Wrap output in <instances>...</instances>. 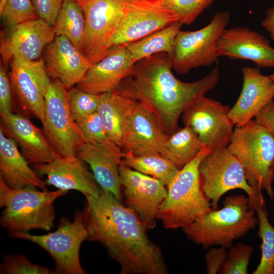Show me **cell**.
Returning <instances> with one entry per match:
<instances>
[{
    "label": "cell",
    "instance_id": "obj_27",
    "mask_svg": "<svg viewBox=\"0 0 274 274\" xmlns=\"http://www.w3.org/2000/svg\"><path fill=\"white\" fill-rule=\"evenodd\" d=\"M206 147L197 133L185 125L168 135L159 153L180 170Z\"/></svg>",
    "mask_w": 274,
    "mask_h": 274
},
{
    "label": "cell",
    "instance_id": "obj_11",
    "mask_svg": "<svg viewBox=\"0 0 274 274\" xmlns=\"http://www.w3.org/2000/svg\"><path fill=\"white\" fill-rule=\"evenodd\" d=\"M44 132L55 153L67 158L76 157L84 142L69 105L66 88L58 80L50 82L45 95Z\"/></svg>",
    "mask_w": 274,
    "mask_h": 274
},
{
    "label": "cell",
    "instance_id": "obj_29",
    "mask_svg": "<svg viewBox=\"0 0 274 274\" xmlns=\"http://www.w3.org/2000/svg\"><path fill=\"white\" fill-rule=\"evenodd\" d=\"M53 27L56 36H65L82 52L85 35V18L78 2L64 1Z\"/></svg>",
    "mask_w": 274,
    "mask_h": 274
},
{
    "label": "cell",
    "instance_id": "obj_42",
    "mask_svg": "<svg viewBox=\"0 0 274 274\" xmlns=\"http://www.w3.org/2000/svg\"><path fill=\"white\" fill-rule=\"evenodd\" d=\"M261 25L274 41V6L266 11L265 18L261 22Z\"/></svg>",
    "mask_w": 274,
    "mask_h": 274
},
{
    "label": "cell",
    "instance_id": "obj_22",
    "mask_svg": "<svg viewBox=\"0 0 274 274\" xmlns=\"http://www.w3.org/2000/svg\"><path fill=\"white\" fill-rule=\"evenodd\" d=\"M0 115V128L19 146L29 163H47L58 156L43 130L36 126L28 119L13 113Z\"/></svg>",
    "mask_w": 274,
    "mask_h": 274
},
{
    "label": "cell",
    "instance_id": "obj_43",
    "mask_svg": "<svg viewBox=\"0 0 274 274\" xmlns=\"http://www.w3.org/2000/svg\"><path fill=\"white\" fill-rule=\"evenodd\" d=\"M64 1H76V2H77L78 3H80V2L86 1V0H64Z\"/></svg>",
    "mask_w": 274,
    "mask_h": 274
},
{
    "label": "cell",
    "instance_id": "obj_19",
    "mask_svg": "<svg viewBox=\"0 0 274 274\" xmlns=\"http://www.w3.org/2000/svg\"><path fill=\"white\" fill-rule=\"evenodd\" d=\"M34 170L47 176L46 183L58 189L75 190L85 196L98 197L102 188L88 169L86 162L77 157L57 156L47 163H35Z\"/></svg>",
    "mask_w": 274,
    "mask_h": 274
},
{
    "label": "cell",
    "instance_id": "obj_4",
    "mask_svg": "<svg viewBox=\"0 0 274 274\" xmlns=\"http://www.w3.org/2000/svg\"><path fill=\"white\" fill-rule=\"evenodd\" d=\"M212 149L204 147L190 162L180 169L166 186L167 195L160 205L157 219L166 229L183 228L210 212L211 201L202 187L199 165Z\"/></svg>",
    "mask_w": 274,
    "mask_h": 274
},
{
    "label": "cell",
    "instance_id": "obj_2",
    "mask_svg": "<svg viewBox=\"0 0 274 274\" xmlns=\"http://www.w3.org/2000/svg\"><path fill=\"white\" fill-rule=\"evenodd\" d=\"M172 61L165 52L135 63L129 75L117 89L119 93L146 105L156 115L169 135L180 127L179 119L192 103L213 89L219 80L218 66L204 78L184 82L172 72Z\"/></svg>",
    "mask_w": 274,
    "mask_h": 274
},
{
    "label": "cell",
    "instance_id": "obj_14",
    "mask_svg": "<svg viewBox=\"0 0 274 274\" xmlns=\"http://www.w3.org/2000/svg\"><path fill=\"white\" fill-rule=\"evenodd\" d=\"M168 135L153 112L131 98L125 121L123 152L135 155L159 153Z\"/></svg>",
    "mask_w": 274,
    "mask_h": 274
},
{
    "label": "cell",
    "instance_id": "obj_30",
    "mask_svg": "<svg viewBox=\"0 0 274 274\" xmlns=\"http://www.w3.org/2000/svg\"><path fill=\"white\" fill-rule=\"evenodd\" d=\"M121 163L160 180L166 186L179 170L170 160L158 152L141 155L125 153Z\"/></svg>",
    "mask_w": 274,
    "mask_h": 274
},
{
    "label": "cell",
    "instance_id": "obj_24",
    "mask_svg": "<svg viewBox=\"0 0 274 274\" xmlns=\"http://www.w3.org/2000/svg\"><path fill=\"white\" fill-rule=\"evenodd\" d=\"M242 72V91L228 112V117L235 126L247 124L274 97V80L263 75L259 68L244 67Z\"/></svg>",
    "mask_w": 274,
    "mask_h": 274
},
{
    "label": "cell",
    "instance_id": "obj_12",
    "mask_svg": "<svg viewBox=\"0 0 274 274\" xmlns=\"http://www.w3.org/2000/svg\"><path fill=\"white\" fill-rule=\"evenodd\" d=\"M230 109L203 95L184 111L183 121L207 147L212 150L227 147L235 126L228 117Z\"/></svg>",
    "mask_w": 274,
    "mask_h": 274
},
{
    "label": "cell",
    "instance_id": "obj_17",
    "mask_svg": "<svg viewBox=\"0 0 274 274\" xmlns=\"http://www.w3.org/2000/svg\"><path fill=\"white\" fill-rule=\"evenodd\" d=\"M177 21L178 16L162 6L161 0H140L113 36L110 48L126 46Z\"/></svg>",
    "mask_w": 274,
    "mask_h": 274
},
{
    "label": "cell",
    "instance_id": "obj_36",
    "mask_svg": "<svg viewBox=\"0 0 274 274\" xmlns=\"http://www.w3.org/2000/svg\"><path fill=\"white\" fill-rule=\"evenodd\" d=\"M2 274H53L55 271L31 262L23 255L6 256L1 265Z\"/></svg>",
    "mask_w": 274,
    "mask_h": 274
},
{
    "label": "cell",
    "instance_id": "obj_41",
    "mask_svg": "<svg viewBox=\"0 0 274 274\" xmlns=\"http://www.w3.org/2000/svg\"><path fill=\"white\" fill-rule=\"evenodd\" d=\"M255 120L274 136V100L264 106L255 116Z\"/></svg>",
    "mask_w": 274,
    "mask_h": 274
},
{
    "label": "cell",
    "instance_id": "obj_7",
    "mask_svg": "<svg viewBox=\"0 0 274 274\" xmlns=\"http://www.w3.org/2000/svg\"><path fill=\"white\" fill-rule=\"evenodd\" d=\"M198 169L202 190L213 210L218 209L222 195L235 189L246 193L256 211L265 208L262 193L248 183L241 162L227 147L212 150L202 159Z\"/></svg>",
    "mask_w": 274,
    "mask_h": 274
},
{
    "label": "cell",
    "instance_id": "obj_8",
    "mask_svg": "<svg viewBox=\"0 0 274 274\" xmlns=\"http://www.w3.org/2000/svg\"><path fill=\"white\" fill-rule=\"evenodd\" d=\"M9 235L28 241L44 249L55 261V273H86L80 260L81 244L88 238L83 211H76L72 222L62 218L54 232L40 235L16 232L10 233Z\"/></svg>",
    "mask_w": 274,
    "mask_h": 274
},
{
    "label": "cell",
    "instance_id": "obj_44",
    "mask_svg": "<svg viewBox=\"0 0 274 274\" xmlns=\"http://www.w3.org/2000/svg\"><path fill=\"white\" fill-rule=\"evenodd\" d=\"M269 77L272 80H274V74L269 76Z\"/></svg>",
    "mask_w": 274,
    "mask_h": 274
},
{
    "label": "cell",
    "instance_id": "obj_13",
    "mask_svg": "<svg viewBox=\"0 0 274 274\" xmlns=\"http://www.w3.org/2000/svg\"><path fill=\"white\" fill-rule=\"evenodd\" d=\"M125 201L143 221L147 230L154 228L160 205L167 196V187L160 180L121 163L119 168Z\"/></svg>",
    "mask_w": 274,
    "mask_h": 274
},
{
    "label": "cell",
    "instance_id": "obj_25",
    "mask_svg": "<svg viewBox=\"0 0 274 274\" xmlns=\"http://www.w3.org/2000/svg\"><path fill=\"white\" fill-rule=\"evenodd\" d=\"M28 164L16 143L0 128V176L13 189L33 186L48 190L47 183L38 177Z\"/></svg>",
    "mask_w": 274,
    "mask_h": 274
},
{
    "label": "cell",
    "instance_id": "obj_38",
    "mask_svg": "<svg viewBox=\"0 0 274 274\" xmlns=\"http://www.w3.org/2000/svg\"><path fill=\"white\" fill-rule=\"evenodd\" d=\"M64 0H31L38 17L53 26Z\"/></svg>",
    "mask_w": 274,
    "mask_h": 274
},
{
    "label": "cell",
    "instance_id": "obj_31",
    "mask_svg": "<svg viewBox=\"0 0 274 274\" xmlns=\"http://www.w3.org/2000/svg\"><path fill=\"white\" fill-rule=\"evenodd\" d=\"M258 236L261 238V256L253 274H274V227L268 220L265 208L257 210Z\"/></svg>",
    "mask_w": 274,
    "mask_h": 274
},
{
    "label": "cell",
    "instance_id": "obj_16",
    "mask_svg": "<svg viewBox=\"0 0 274 274\" xmlns=\"http://www.w3.org/2000/svg\"><path fill=\"white\" fill-rule=\"evenodd\" d=\"M53 26L40 18L7 27L1 38V54L5 63L16 57L36 60L55 38Z\"/></svg>",
    "mask_w": 274,
    "mask_h": 274
},
{
    "label": "cell",
    "instance_id": "obj_21",
    "mask_svg": "<svg viewBox=\"0 0 274 274\" xmlns=\"http://www.w3.org/2000/svg\"><path fill=\"white\" fill-rule=\"evenodd\" d=\"M115 143L94 144L84 142L76 156L88 163L102 190L111 192L119 201L122 199V187L119 168L124 156Z\"/></svg>",
    "mask_w": 274,
    "mask_h": 274
},
{
    "label": "cell",
    "instance_id": "obj_39",
    "mask_svg": "<svg viewBox=\"0 0 274 274\" xmlns=\"http://www.w3.org/2000/svg\"><path fill=\"white\" fill-rule=\"evenodd\" d=\"M12 84L6 68L0 67V114L12 113Z\"/></svg>",
    "mask_w": 274,
    "mask_h": 274
},
{
    "label": "cell",
    "instance_id": "obj_18",
    "mask_svg": "<svg viewBox=\"0 0 274 274\" xmlns=\"http://www.w3.org/2000/svg\"><path fill=\"white\" fill-rule=\"evenodd\" d=\"M218 57L252 61L258 68H274V48L262 34L246 27L225 28L216 48Z\"/></svg>",
    "mask_w": 274,
    "mask_h": 274
},
{
    "label": "cell",
    "instance_id": "obj_28",
    "mask_svg": "<svg viewBox=\"0 0 274 274\" xmlns=\"http://www.w3.org/2000/svg\"><path fill=\"white\" fill-rule=\"evenodd\" d=\"M182 25L179 21L176 22L125 46L130 53L133 63L158 53L165 52L170 56Z\"/></svg>",
    "mask_w": 274,
    "mask_h": 274
},
{
    "label": "cell",
    "instance_id": "obj_37",
    "mask_svg": "<svg viewBox=\"0 0 274 274\" xmlns=\"http://www.w3.org/2000/svg\"><path fill=\"white\" fill-rule=\"evenodd\" d=\"M76 123L84 142L94 144L112 142L107 135L101 117L97 111Z\"/></svg>",
    "mask_w": 274,
    "mask_h": 274
},
{
    "label": "cell",
    "instance_id": "obj_5",
    "mask_svg": "<svg viewBox=\"0 0 274 274\" xmlns=\"http://www.w3.org/2000/svg\"><path fill=\"white\" fill-rule=\"evenodd\" d=\"M36 188L13 189L0 176V207L4 208L0 223L9 233L35 229L49 231L53 227L56 217L53 202L67 191H39Z\"/></svg>",
    "mask_w": 274,
    "mask_h": 274
},
{
    "label": "cell",
    "instance_id": "obj_26",
    "mask_svg": "<svg viewBox=\"0 0 274 274\" xmlns=\"http://www.w3.org/2000/svg\"><path fill=\"white\" fill-rule=\"evenodd\" d=\"M131 98L115 90L99 95L98 112L108 138L121 150Z\"/></svg>",
    "mask_w": 274,
    "mask_h": 274
},
{
    "label": "cell",
    "instance_id": "obj_40",
    "mask_svg": "<svg viewBox=\"0 0 274 274\" xmlns=\"http://www.w3.org/2000/svg\"><path fill=\"white\" fill-rule=\"evenodd\" d=\"M227 248L219 246L210 249L205 255L208 274H216L223 263L227 255Z\"/></svg>",
    "mask_w": 274,
    "mask_h": 274
},
{
    "label": "cell",
    "instance_id": "obj_23",
    "mask_svg": "<svg viewBox=\"0 0 274 274\" xmlns=\"http://www.w3.org/2000/svg\"><path fill=\"white\" fill-rule=\"evenodd\" d=\"M49 76L66 88L79 83L92 65L83 53L64 36H56L44 49Z\"/></svg>",
    "mask_w": 274,
    "mask_h": 274
},
{
    "label": "cell",
    "instance_id": "obj_15",
    "mask_svg": "<svg viewBox=\"0 0 274 274\" xmlns=\"http://www.w3.org/2000/svg\"><path fill=\"white\" fill-rule=\"evenodd\" d=\"M10 76L12 89L22 108L42 123L44 95L51 82L44 60L14 58L11 61Z\"/></svg>",
    "mask_w": 274,
    "mask_h": 274
},
{
    "label": "cell",
    "instance_id": "obj_6",
    "mask_svg": "<svg viewBox=\"0 0 274 274\" xmlns=\"http://www.w3.org/2000/svg\"><path fill=\"white\" fill-rule=\"evenodd\" d=\"M241 162L250 185L274 198V136L255 119L235 126L227 146Z\"/></svg>",
    "mask_w": 274,
    "mask_h": 274
},
{
    "label": "cell",
    "instance_id": "obj_3",
    "mask_svg": "<svg viewBox=\"0 0 274 274\" xmlns=\"http://www.w3.org/2000/svg\"><path fill=\"white\" fill-rule=\"evenodd\" d=\"M221 209L212 210L182 228L187 237L204 249L221 246L227 249L258 225L256 211L249 197L228 196Z\"/></svg>",
    "mask_w": 274,
    "mask_h": 274
},
{
    "label": "cell",
    "instance_id": "obj_32",
    "mask_svg": "<svg viewBox=\"0 0 274 274\" xmlns=\"http://www.w3.org/2000/svg\"><path fill=\"white\" fill-rule=\"evenodd\" d=\"M0 16L7 27L39 18L31 0H0Z\"/></svg>",
    "mask_w": 274,
    "mask_h": 274
},
{
    "label": "cell",
    "instance_id": "obj_33",
    "mask_svg": "<svg viewBox=\"0 0 274 274\" xmlns=\"http://www.w3.org/2000/svg\"><path fill=\"white\" fill-rule=\"evenodd\" d=\"M253 252V248L242 242L229 248L227 256L218 273L247 274L248 266Z\"/></svg>",
    "mask_w": 274,
    "mask_h": 274
},
{
    "label": "cell",
    "instance_id": "obj_1",
    "mask_svg": "<svg viewBox=\"0 0 274 274\" xmlns=\"http://www.w3.org/2000/svg\"><path fill=\"white\" fill-rule=\"evenodd\" d=\"M87 241L101 244L121 266L120 274H168L160 248L147 234L137 213L102 189L97 197L85 196Z\"/></svg>",
    "mask_w": 274,
    "mask_h": 274
},
{
    "label": "cell",
    "instance_id": "obj_9",
    "mask_svg": "<svg viewBox=\"0 0 274 274\" xmlns=\"http://www.w3.org/2000/svg\"><path fill=\"white\" fill-rule=\"evenodd\" d=\"M139 1L86 0L79 3L85 18L82 53L91 64L106 55L113 36Z\"/></svg>",
    "mask_w": 274,
    "mask_h": 274
},
{
    "label": "cell",
    "instance_id": "obj_45",
    "mask_svg": "<svg viewBox=\"0 0 274 274\" xmlns=\"http://www.w3.org/2000/svg\"><path fill=\"white\" fill-rule=\"evenodd\" d=\"M273 168L274 169V162H273Z\"/></svg>",
    "mask_w": 274,
    "mask_h": 274
},
{
    "label": "cell",
    "instance_id": "obj_10",
    "mask_svg": "<svg viewBox=\"0 0 274 274\" xmlns=\"http://www.w3.org/2000/svg\"><path fill=\"white\" fill-rule=\"evenodd\" d=\"M230 20L228 12L219 11L214 15L207 25L200 29L180 30L169 56L175 71L186 74L193 68L211 66L216 62L219 57L216 50L218 41Z\"/></svg>",
    "mask_w": 274,
    "mask_h": 274
},
{
    "label": "cell",
    "instance_id": "obj_34",
    "mask_svg": "<svg viewBox=\"0 0 274 274\" xmlns=\"http://www.w3.org/2000/svg\"><path fill=\"white\" fill-rule=\"evenodd\" d=\"M215 0H161L164 8L174 12L182 24L193 23Z\"/></svg>",
    "mask_w": 274,
    "mask_h": 274
},
{
    "label": "cell",
    "instance_id": "obj_35",
    "mask_svg": "<svg viewBox=\"0 0 274 274\" xmlns=\"http://www.w3.org/2000/svg\"><path fill=\"white\" fill-rule=\"evenodd\" d=\"M68 93L70 109L76 122L97 111L99 95L89 93L77 87L72 88Z\"/></svg>",
    "mask_w": 274,
    "mask_h": 274
},
{
    "label": "cell",
    "instance_id": "obj_20",
    "mask_svg": "<svg viewBox=\"0 0 274 274\" xmlns=\"http://www.w3.org/2000/svg\"><path fill=\"white\" fill-rule=\"evenodd\" d=\"M133 65L125 46L111 47L102 59L92 64L76 87L98 95L115 90L129 75Z\"/></svg>",
    "mask_w": 274,
    "mask_h": 274
}]
</instances>
